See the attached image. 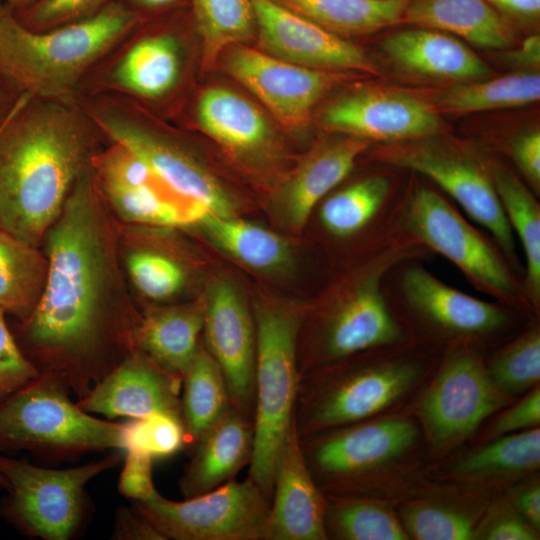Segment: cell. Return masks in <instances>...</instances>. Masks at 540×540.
<instances>
[{
	"label": "cell",
	"instance_id": "cell-1",
	"mask_svg": "<svg viewBox=\"0 0 540 540\" xmlns=\"http://www.w3.org/2000/svg\"><path fill=\"white\" fill-rule=\"evenodd\" d=\"M120 227L90 166L44 236L49 268L41 300L11 329L40 374L77 400L137 349L141 311L121 264Z\"/></svg>",
	"mask_w": 540,
	"mask_h": 540
},
{
	"label": "cell",
	"instance_id": "cell-2",
	"mask_svg": "<svg viewBox=\"0 0 540 540\" xmlns=\"http://www.w3.org/2000/svg\"><path fill=\"white\" fill-rule=\"evenodd\" d=\"M98 151L87 126L62 102L19 95L0 123L1 229L42 247Z\"/></svg>",
	"mask_w": 540,
	"mask_h": 540
},
{
	"label": "cell",
	"instance_id": "cell-3",
	"mask_svg": "<svg viewBox=\"0 0 540 540\" xmlns=\"http://www.w3.org/2000/svg\"><path fill=\"white\" fill-rule=\"evenodd\" d=\"M144 20L113 0L85 18L35 31L0 13V77L16 95L62 102L84 73Z\"/></svg>",
	"mask_w": 540,
	"mask_h": 540
},
{
	"label": "cell",
	"instance_id": "cell-4",
	"mask_svg": "<svg viewBox=\"0 0 540 540\" xmlns=\"http://www.w3.org/2000/svg\"><path fill=\"white\" fill-rule=\"evenodd\" d=\"M254 450L248 478L271 499L276 461L293 421L297 342L305 313L285 302L255 303Z\"/></svg>",
	"mask_w": 540,
	"mask_h": 540
},
{
	"label": "cell",
	"instance_id": "cell-5",
	"mask_svg": "<svg viewBox=\"0 0 540 540\" xmlns=\"http://www.w3.org/2000/svg\"><path fill=\"white\" fill-rule=\"evenodd\" d=\"M123 424L91 416L58 381L40 374L0 402V452L67 459L123 449Z\"/></svg>",
	"mask_w": 540,
	"mask_h": 540
},
{
	"label": "cell",
	"instance_id": "cell-6",
	"mask_svg": "<svg viewBox=\"0 0 540 540\" xmlns=\"http://www.w3.org/2000/svg\"><path fill=\"white\" fill-rule=\"evenodd\" d=\"M121 461L118 454L85 465L52 469L0 455L6 494L0 515L20 533L44 540H68L86 512V485Z\"/></svg>",
	"mask_w": 540,
	"mask_h": 540
},
{
	"label": "cell",
	"instance_id": "cell-7",
	"mask_svg": "<svg viewBox=\"0 0 540 540\" xmlns=\"http://www.w3.org/2000/svg\"><path fill=\"white\" fill-rule=\"evenodd\" d=\"M417 371L406 364L312 371L299 378L293 423L299 437L366 420L398 399Z\"/></svg>",
	"mask_w": 540,
	"mask_h": 540
},
{
	"label": "cell",
	"instance_id": "cell-8",
	"mask_svg": "<svg viewBox=\"0 0 540 540\" xmlns=\"http://www.w3.org/2000/svg\"><path fill=\"white\" fill-rule=\"evenodd\" d=\"M270 502L247 477L184 501L169 500L158 492L134 502V508L164 540H266Z\"/></svg>",
	"mask_w": 540,
	"mask_h": 540
},
{
	"label": "cell",
	"instance_id": "cell-9",
	"mask_svg": "<svg viewBox=\"0 0 540 540\" xmlns=\"http://www.w3.org/2000/svg\"><path fill=\"white\" fill-rule=\"evenodd\" d=\"M92 116L110 141L140 156L182 201L217 215H234L236 203L229 191L179 142L122 108L99 107Z\"/></svg>",
	"mask_w": 540,
	"mask_h": 540
},
{
	"label": "cell",
	"instance_id": "cell-10",
	"mask_svg": "<svg viewBox=\"0 0 540 540\" xmlns=\"http://www.w3.org/2000/svg\"><path fill=\"white\" fill-rule=\"evenodd\" d=\"M416 435L407 420H362L300 441L306 463L325 495H349L368 471L404 452Z\"/></svg>",
	"mask_w": 540,
	"mask_h": 540
},
{
	"label": "cell",
	"instance_id": "cell-11",
	"mask_svg": "<svg viewBox=\"0 0 540 540\" xmlns=\"http://www.w3.org/2000/svg\"><path fill=\"white\" fill-rule=\"evenodd\" d=\"M434 137L394 143L382 150V160L430 178L475 221L488 229L512 257L513 231L491 175L474 158L436 141Z\"/></svg>",
	"mask_w": 540,
	"mask_h": 540
},
{
	"label": "cell",
	"instance_id": "cell-12",
	"mask_svg": "<svg viewBox=\"0 0 540 540\" xmlns=\"http://www.w3.org/2000/svg\"><path fill=\"white\" fill-rule=\"evenodd\" d=\"M91 169L104 200L123 224L180 228L195 225L207 211L175 196L140 156L121 143L111 141L101 149Z\"/></svg>",
	"mask_w": 540,
	"mask_h": 540
},
{
	"label": "cell",
	"instance_id": "cell-13",
	"mask_svg": "<svg viewBox=\"0 0 540 540\" xmlns=\"http://www.w3.org/2000/svg\"><path fill=\"white\" fill-rule=\"evenodd\" d=\"M220 59L232 78L292 130L304 128L318 102L353 74L296 65L246 44L230 47Z\"/></svg>",
	"mask_w": 540,
	"mask_h": 540
},
{
	"label": "cell",
	"instance_id": "cell-14",
	"mask_svg": "<svg viewBox=\"0 0 540 540\" xmlns=\"http://www.w3.org/2000/svg\"><path fill=\"white\" fill-rule=\"evenodd\" d=\"M204 299L203 344L220 366L232 407L254 423L256 329L253 311L228 279L212 281Z\"/></svg>",
	"mask_w": 540,
	"mask_h": 540
},
{
	"label": "cell",
	"instance_id": "cell-15",
	"mask_svg": "<svg viewBox=\"0 0 540 540\" xmlns=\"http://www.w3.org/2000/svg\"><path fill=\"white\" fill-rule=\"evenodd\" d=\"M398 337L376 279L366 281L324 316L311 336L298 337L299 378Z\"/></svg>",
	"mask_w": 540,
	"mask_h": 540
},
{
	"label": "cell",
	"instance_id": "cell-16",
	"mask_svg": "<svg viewBox=\"0 0 540 540\" xmlns=\"http://www.w3.org/2000/svg\"><path fill=\"white\" fill-rule=\"evenodd\" d=\"M319 123L330 132L391 143L436 136L443 129L433 105L410 93L376 87L331 101L321 110Z\"/></svg>",
	"mask_w": 540,
	"mask_h": 540
},
{
	"label": "cell",
	"instance_id": "cell-17",
	"mask_svg": "<svg viewBox=\"0 0 540 540\" xmlns=\"http://www.w3.org/2000/svg\"><path fill=\"white\" fill-rule=\"evenodd\" d=\"M259 50L284 61L324 71L377 74L366 52L271 0H251Z\"/></svg>",
	"mask_w": 540,
	"mask_h": 540
},
{
	"label": "cell",
	"instance_id": "cell-18",
	"mask_svg": "<svg viewBox=\"0 0 540 540\" xmlns=\"http://www.w3.org/2000/svg\"><path fill=\"white\" fill-rule=\"evenodd\" d=\"M411 231L479 285L502 296L516 288L494 249L441 196L418 188L409 205Z\"/></svg>",
	"mask_w": 540,
	"mask_h": 540
},
{
	"label": "cell",
	"instance_id": "cell-19",
	"mask_svg": "<svg viewBox=\"0 0 540 540\" xmlns=\"http://www.w3.org/2000/svg\"><path fill=\"white\" fill-rule=\"evenodd\" d=\"M501 393L478 359L470 354L452 357L421 404L433 442L448 447L468 437L502 405Z\"/></svg>",
	"mask_w": 540,
	"mask_h": 540
},
{
	"label": "cell",
	"instance_id": "cell-20",
	"mask_svg": "<svg viewBox=\"0 0 540 540\" xmlns=\"http://www.w3.org/2000/svg\"><path fill=\"white\" fill-rule=\"evenodd\" d=\"M181 389V376L136 349L76 403L88 413L109 418L133 419L157 412L182 417Z\"/></svg>",
	"mask_w": 540,
	"mask_h": 540
},
{
	"label": "cell",
	"instance_id": "cell-21",
	"mask_svg": "<svg viewBox=\"0 0 540 540\" xmlns=\"http://www.w3.org/2000/svg\"><path fill=\"white\" fill-rule=\"evenodd\" d=\"M326 495L316 483L292 425L279 452L266 540H324Z\"/></svg>",
	"mask_w": 540,
	"mask_h": 540
},
{
	"label": "cell",
	"instance_id": "cell-22",
	"mask_svg": "<svg viewBox=\"0 0 540 540\" xmlns=\"http://www.w3.org/2000/svg\"><path fill=\"white\" fill-rule=\"evenodd\" d=\"M368 141L339 134L318 142L287 177L278 193V212L292 230L301 229L317 203L353 169Z\"/></svg>",
	"mask_w": 540,
	"mask_h": 540
},
{
	"label": "cell",
	"instance_id": "cell-23",
	"mask_svg": "<svg viewBox=\"0 0 540 540\" xmlns=\"http://www.w3.org/2000/svg\"><path fill=\"white\" fill-rule=\"evenodd\" d=\"M253 450L254 423L231 406L189 452L180 492L191 498L235 479L250 464Z\"/></svg>",
	"mask_w": 540,
	"mask_h": 540
},
{
	"label": "cell",
	"instance_id": "cell-24",
	"mask_svg": "<svg viewBox=\"0 0 540 540\" xmlns=\"http://www.w3.org/2000/svg\"><path fill=\"white\" fill-rule=\"evenodd\" d=\"M382 51L406 72L456 83L487 78V64L448 33L422 27L396 32L381 42Z\"/></svg>",
	"mask_w": 540,
	"mask_h": 540
},
{
	"label": "cell",
	"instance_id": "cell-25",
	"mask_svg": "<svg viewBox=\"0 0 540 540\" xmlns=\"http://www.w3.org/2000/svg\"><path fill=\"white\" fill-rule=\"evenodd\" d=\"M196 120L205 134L241 155L260 153L275 139L273 125L262 110L224 86H211L200 93Z\"/></svg>",
	"mask_w": 540,
	"mask_h": 540
},
{
	"label": "cell",
	"instance_id": "cell-26",
	"mask_svg": "<svg viewBox=\"0 0 540 540\" xmlns=\"http://www.w3.org/2000/svg\"><path fill=\"white\" fill-rule=\"evenodd\" d=\"M204 299L141 310L137 349L162 368L183 376L201 342Z\"/></svg>",
	"mask_w": 540,
	"mask_h": 540
},
{
	"label": "cell",
	"instance_id": "cell-27",
	"mask_svg": "<svg viewBox=\"0 0 540 540\" xmlns=\"http://www.w3.org/2000/svg\"><path fill=\"white\" fill-rule=\"evenodd\" d=\"M402 288L416 310L454 332L486 333L506 320L497 306L456 290L419 267L409 268L404 273Z\"/></svg>",
	"mask_w": 540,
	"mask_h": 540
},
{
	"label": "cell",
	"instance_id": "cell-28",
	"mask_svg": "<svg viewBox=\"0 0 540 540\" xmlns=\"http://www.w3.org/2000/svg\"><path fill=\"white\" fill-rule=\"evenodd\" d=\"M408 23L464 38L481 48L506 50L515 34L487 0H409L403 15Z\"/></svg>",
	"mask_w": 540,
	"mask_h": 540
},
{
	"label": "cell",
	"instance_id": "cell-29",
	"mask_svg": "<svg viewBox=\"0 0 540 540\" xmlns=\"http://www.w3.org/2000/svg\"><path fill=\"white\" fill-rule=\"evenodd\" d=\"M176 11L167 13L160 29L138 39L123 55L112 74L117 86L151 99L174 88L181 71L179 40L170 29Z\"/></svg>",
	"mask_w": 540,
	"mask_h": 540
},
{
	"label": "cell",
	"instance_id": "cell-30",
	"mask_svg": "<svg viewBox=\"0 0 540 540\" xmlns=\"http://www.w3.org/2000/svg\"><path fill=\"white\" fill-rule=\"evenodd\" d=\"M119 254L129 285L149 301H171L187 286L182 261L148 242L140 225L121 223Z\"/></svg>",
	"mask_w": 540,
	"mask_h": 540
},
{
	"label": "cell",
	"instance_id": "cell-31",
	"mask_svg": "<svg viewBox=\"0 0 540 540\" xmlns=\"http://www.w3.org/2000/svg\"><path fill=\"white\" fill-rule=\"evenodd\" d=\"M48 268L42 247L0 229V309L16 323L29 319L38 306L46 287Z\"/></svg>",
	"mask_w": 540,
	"mask_h": 540
},
{
	"label": "cell",
	"instance_id": "cell-32",
	"mask_svg": "<svg viewBox=\"0 0 540 540\" xmlns=\"http://www.w3.org/2000/svg\"><path fill=\"white\" fill-rule=\"evenodd\" d=\"M195 226L216 248L252 269L274 272L285 268L291 260L290 248L282 237L234 215L206 211Z\"/></svg>",
	"mask_w": 540,
	"mask_h": 540
},
{
	"label": "cell",
	"instance_id": "cell-33",
	"mask_svg": "<svg viewBox=\"0 0 540 540\" xmlns=\"http://www.w3.org/2000/svg\"><path fill=\"white\" fill-rule=\"evenodd\" d=\"M231 406L225 376L201 339L182 376L181 414L188 452Z\"/></svg>",
	"mask_w": 540,
	"mask_h": 540
},
{
	"label": "cell",
	"instance_id": "cell-34",
	"mask_svg": "<svg viewBox=\"0 0 540 540\" xmlns=\"http://www.w3.org/2000/svg\"><path fill=\"white\" fill-rule=\"evenodd\" d=\"M344 38L377 32L403 19L409 0H271Z\"/></svg>",
	"mask_w": 540,
	"mask_h": 540
},
{
	"label": "cell",
	"instance_id": "cell-35",
	"mask_svg": "<svg viewBox=\"0 0 540 540\" xmlns=\"http://www.w3.org/2000/svg\"><path fill=\"white\" fill-rule=\"evenodd\" d=\"M540 98V75L515 70L509 74L456 83L434 99L436 110L463 114L524 106Z\"/></svg>",
	"mask_w": 540,
	"mask_h": 540
},
{
	"label": "cell",
	"instance_id": "cell-36",
	"mask_svg": "<svg viewBox=\"0 0 540 540\" xmlns=\"http://www.w3.org/2000/svg\"><path fill=\"white\" fill-rule=\"evenodd\" d=\"M194 30L202 43L204 68H211L232 46L256 39L251 0H187Z\"/></svg>",
	"mask_w": 540,
	"mask_h": 540
},
{
	"label": "cell",
	"instance_id": "cell-37",
	"mask_svg": "<svg viewBox=\"0 0 540 540\" xmlns=\"http://www.w3.org/2000/svg\"><path fill=\"white\" fill-rule=\"evenodd\" d=\"M491 178L512 231L518 235L526 257V287L532 302L540 297V208L518 178L494 166Z\"/></svg>",
	"mask_w": 540,
	"mask_h": 540
},
{
	"label": "cell",
	"instance_id": "cell-38",
	"mask_svg": "<svg viewBox=\"0 0 540 540\" xmlns=\"http://www.w3.org/2000/svg\"><path fill=\"white\" fill-rule=\"evenodd\" d=\"M326 537L344 540H405L393 513L377 501L354 495H326Z\"/></svg>",
	"mask_w": 540,
	"mask_h": 540
},
{
	"label": "cell",
	"instance_id": "cell-39",
	"mask_svg": "<svg viewBox=\"0 0 540 540\" xmlns=\"http://www.w3.org/2000/svg\"><path fill=\"white\" fill-rule=\"evenodd\" d=\"M540 431L532 428L508 434L461 458L454 473L468 478L517 475L539 466Z\"/></svg>",
	"mask_w": 540,
	"mask_h": 540
},
{
	"label": "cell",
	"instance_id": "cell-40",
	"mask_svg": "<svg viewBox=\"0 0 540 540\" xmlns=\"http://www.w3.org/2000/svg\"><path fill=\"white\" fill-rule=\"evenodd\" d=\"M389 191L386 178L373 176L357 181L328 198L320 210L325 228L336 236H349L374 216Z\"/></svg>",
	"mask_w": 540,
	"mask_h": 540
},
{
	"label": "cell",
	"instance_id": "cell-41",
	"mask_svg": "<svg viewBox=\"0 0 540 540\" xmlns=\"http://www.w3.org/2000/svg\"><path fill=\"white\" fill-rule=\"evenodd\" d=\"M488 373L502 393L520 394L540 379V335L529 331L492 360Z\"/></svg>",
	"mask_w": 540,
	"mask_h": 540
},
{
	"label": "cell",
	"instance_id": "cell-42",
	"mask_svg": "<svg viewBox=\"0 0 540 540\" xmlns=\"http://www.w3.org/2000/svg\"><path fill=\"white\" fill-rule=\"evenodd\" d=\"M123 449L165 458L185 448L186 431L182 417L165 412L133 418L123 424Z\"/></svg>",
	"mask_w": 540,
	"mask_h": 540
},
{
	"label": "cell",
	"instance_id": "cell-43",
	"mask_svg": "<svg viewBox=\"0 0 540 540\" xmlns=\"http://www.w3.org/2000/svg\"><path fill=\"white\" fill-rule=\"evenodd\" d=\"M405 525L420 540L473 539L474 520L468 514L435 503H418L403 512Z\"/></svg>",
	"mask_w": 540,
	"mask_h": 540
},
{
	"label": "cell",
	"instance_id": "cell-44",
	"mask_svg": "<svg viewBox=\"0 0 540 540\" xmlns=\"http://www.w3.org/2000/svg\"><path fill=\"white\" fill-rule=\"evenodd\" d=\"M111 1L35 0L27 7L11 12L27 28L41 31L85 18Z\"/></svg>",
	"mask_w": 540,
	"mask_h": 540
},
{
	"label": "cell",
	"instance_id": "cell-45",
	"mask_svg": "<svg viewBox=\"0 0 540 540\" xmlns=\"http://www.w3.org/2000/svg\"><path fill=\"white\" fill-rule=\"evenodd\" d=\"M5 315L0 309V402L40 375L18 345Z\"/></svg>",
	"mask_w": 540,
	"mask_h": 540
},
{
	"label": "cell",
	"instance_id": "cell-46",
	"mask_svg": "<svg viewBox=\"0 0 540 540\" xmlns=\"http://www.w3.org/2000/svg\"><path fill=\"white\" fill-rule=\"evenodd\" d=\"M537 532L513 507L499 503L475 527L473 539L535 540L539 538Z\"/></svg>",
	"mask_w": 540,
	"mask_h": 540
},
{
	"label": "cell",
	"instance_id": "cell-47",
	"mask_svg": "<svg viewBox=\"0 0 540 540\" xmlns=\"http://www.w3.org/2000/svg\"><path fill=\"white\" fill-rule=\"evenodd\" d=\"M152 460L145 453L127 450L118 481L120 494L138 502L151 499L158 493L153 483Z\"/></svg>",
	"mask_w": 540,
	"mask_h": 540
},
{
	"label": "cell",
	"instance_id": "cell-48",
	"mask_svg": "<svg viewBox=\"0 0 540 540\" xmlns=\"http://www.w3.org/2000/svg\"><path fill=\"white\" fill-rule=\"evenodd\" d=\"M540 423V390L535 387L521 401L503 412L495 421L492 434L499 436L536 428Z\"/></svg>",
	"mask_w": 540,
	"mask_h": 540
},
{
	"label": "cell",
	"instance_id": "cell-49",
	"mask_svg": "<svg viewBox=\"0 0 540 540\" xmlns=\"http://www.w3.org/2000/svg\"><path fill=\"white\" fill-rule=\"evenodd\" d=\"M513 159L534 185L540 184V132L532 129L518 134L511 142Z\"/></svg>",
	"mask_w": 540,
	"mask_h": 540
},
{
	"label": "cell",
	"instance_id": "cell-50",
	"mask_svg": "<svg viewBox=\"0 0 540 540\" xmlns=\"http://www.w3.org/2000/svg\"><path fill=\"white\" fill-rule=\"evenodd\" d=\"M113 539L164 540L155 527L135 508L120 507L116 512Z\"/></svg>",
	"mask_w": 540,
	"mask_h": 540
},
{
	"label": "cell",
	"instance_id": "cell-51",
	"mask_svg": "<svg viewBox=\"0 0 540 540\" xmlns=\"http://www.w3.org/2000/svg\"><path fill=\"white\" fill-rule=\"evenodd\" d=\"M513 508L536 531L540 529V487L538 481L518 488L512 496Z\"/></svg>",
	"mask_w": 540,
	"mask_h": 540
},
{
	"label": "cell",
	"instance_id": "cell-52",
	"mask_svg": "<svg viewBox=\"0 0 540 540\" xmlns=\"http://www.w3.org/2000/svg\"><path fill=\"white\" fill-rule=\"evenodd\" d=\"M501 60L517 70L536 71L540 64V37L532 35L517 48L502 50Z\"/></svg>",
	"mask_w": 540,
	"mask_h": 540
},
{
	"label": "cell",
	"instance_id": "cell-53",
	"mask_svg": "<svg viewBox=\"0 0 540 540\" xmlns=\"http://www.w3.org/2000/svg\"><path fill=\"white\" fill-rule=\"evenodd\" d=\"M502 16L518 22H530L538 19L540 0H487Z\"/></svg>",
	"mask_w": 540,
	"mask_h": 540
},
{
	"label": "cell",
	"instance_id": "cell-54",
	"mask_svg": "<svg viewBox=\"0 0 540 540\" xmlns=\"http://www.w3.org/2000/svg\"><path fill=\"white\" fill-rule=\"evenodd\" d=\"M128 6L144 19L160 16L188 7L187 0H116Z\"/></svg>",
	"mask_w": 540,
	"mask_h": 540
},
{
	"label": "cell",
	"instance_id": "cell-55",
	"mask_svg": "<svg viewBox=\"0 0 540 540\" xmlns=\"http://www.w3.org/2000/svg\"><path fill=\"white\" fill-rule=\"evenodd\" d=\"M18 97L0 77V123L9 114Z\"/></svg>",
	"mask_w": 540,
	"mask_h": 540
},
{
	"label": "cell",
	"instance_id": "cell-56",
	"mask_svg": "<svg viewBox=\"0 0 540 540\" xmlns=\"http://www.w3.org/2000/svg\"><path fill=\"white\" fill-rule=\"evenodd\" d=\"M35 0H0V3L8 7L11 11H17L30 5Z\"/></svg>",
	"mask_w": 540,
	"mask_h": 540
},
{
	"label": "cell",
	"instance_id": "cell-57",
	"mask_svg": "<svg viewBox=\"0 0 540 540\" xmlns=\"http://www.w3.org/2000/svg\"><path fill=\"white\" fill-rule=\"evenodd\" d=\"M5 486H6V482L4 478L2 477V475L0 474V487L4 489Z\"/></svg>",
	"mask_w": 540,
	"mask_h": 540
},
{
	"label": "cell",
	"instance_id": "cell-58",
	"mask_svg": "<svg viewBox=\"0 0 540 540\" xmlns=\"http://www.w3.org/2000/svg\"><path fill=\"white\" fill-rule=\"evenodd\" d=\"M7 7L5 5H3L2 3H0V13L5 10Z\"/></svg>",
	"mask_w": 540,
	"mask_h": 540
},
{
	"label": "cell",
	"instance_id": "cell-59",
	"mask_svg": "<svg viewBox=\"0 0 540 540\" xmlns=\"http://www.w3.org/2000/svg\"><path fill=\"white\" fill-rule=\"evenodd\" d=\"M0 229H1V227H0Z\"/></svg>",
	"mask_w": 540,
	"mask_h": 540
}]
</instances>
